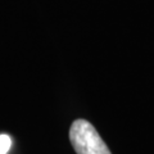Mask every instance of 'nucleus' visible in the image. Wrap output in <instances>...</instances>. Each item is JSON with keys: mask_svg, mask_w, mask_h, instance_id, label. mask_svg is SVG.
Here are the masks:
<instances>
[{"mask_svg": "<svg viewBox=\"0 0 154 154\" xmlns=\"http://www.w3.org/2000/svg\"><path fill=\"white\" fill-rule=\"evenodd\" d=\"M12 146V139L9 135H0V154H7Z\"/></svg>", "mask_w": 154, "mask_h": 154, "instance_id": "obj_2", "label": "nucleus"}, {"mask_svg": "<svg viewBox=\"0 0 154 154\" xmlns=\"http://www.w3.org/2000/svg\"><path fill=\"white\" fill-rule=\"evenodd\" d=\"M69 140L77 154H112L95 127L82 118L72 123Z\"/></svg>", "mask_w": 154, "mask_h": 154, "instance_id": "obj_1", "label": "nucleus"}]
</instances>
